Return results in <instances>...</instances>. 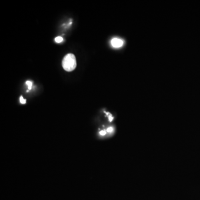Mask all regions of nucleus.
I'll list each match as a JSON object with an SVG mask.
<instances>
[{"instance_id": "20e7f679", "label": "nucleus", "mask_w": 200, "mask_h": 200, "mask_svg": "<svg viewBox=\"0 0 200 200\" xmlns=\"http://www.w3.org/2000/svg\"><path fill=\"white\" fill-rule=\"evenodd\" d=\"M63 41V38L61 37H57L56 39H55V41L57 42V43H60L62 41Z\"/></svg>"}, {"instance_id": "0eeeda50", "label": "nucleus", "mask_w": 200, "mask_h": 200, "mask_svg": "<svg viewBox=\"0 0 200 200\" xmlns=\"http://www.w3.org/2000/svg\"><path fill=\"white\" fill-rule=\"evenodd\" d=\"M106 131L105 130H102L100 132V134L101 136H105L106 134Z\"/></svg>"}, {"instance_id": "39448f33", "label": "nucleus", "mask_w": 200, "mask_h": 200, "mask_svg": "<svg viewBox=\"0 0 200 200\" xmlns=\"http://www.w3.org/2000/svg\"><path fill=\"white\" fill-rule=\"evenodd\" d=\"M113 131V129L112 127H110L107 128V129L106 130V132L108 133H112Z\"/></svg>"}, {"instance_id": "f257e3e1", "label": "nucleus", "mask_w": 200, "mask_h": 200, "mask_svg": "<svg viewBox=\"0 0 200 200\" xmlns=\"http://www.w3.org/2000/svg\"><path fill=\"white\" fill-rule=\"evenodd\" d=\"M76 60L74 55L69 53L65 56L62 61V66L63 69L67 71H72L76 67Z\"/></svg>"}, {"instance_id": "f03ea898", "label": "nucleus", "mask_w": 200, "mask_h": 200, "mask_svg": "<svg viewBox=\"0 0 200 200\" xmlns=\"http://www.w3.org/2000/svg\"><path fill=\"white\" fill-rule=\"evenodd\" d=\"M124 41L120 39L113 38L111 41V44L115 48H119L123 45Z\"/></svg>"}, {"instance_id": "423d86ee", "label": "nucleus", "mask_w": 200, "mask_h": 200, "mask_svg": "<svg viewBox=\"0 0 200 200\" xmlns=\"http://www.w3.org/2000/svg\"><path fill=\"white\" fill-rule=\"evenodd\" d=\"M20 102H21L22 104H25V103H26V100H25V99L22 97V96H21V97H20Z\"/></svg>"}, {"instance_id": "7ed1b4c3", "label": "nucleus", "mask_w": 200, "mask_h": 200, "mask_svg": "<svg viewBox=\"0 0 200 200\" xmlns=\"http://www.w3.org/2000/svg\"><path fill=\"white\" fill-rule=\"evenodd\" d=\"M26 84L27 85L29 90H31L32 88V82L30 81H26Z\"/></svg>"}]
</instances>
